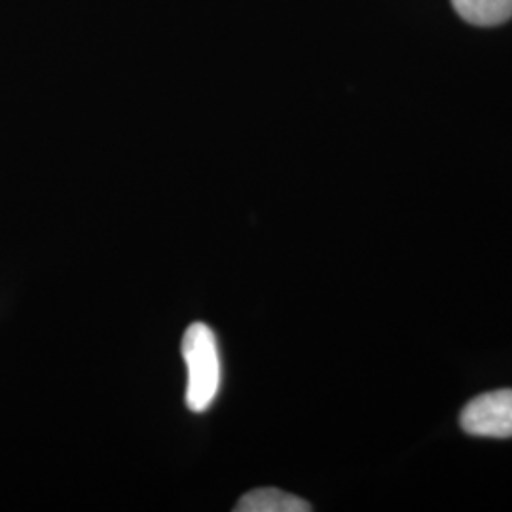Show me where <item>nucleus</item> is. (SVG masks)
Wrapping results in <instances>:
<instances>
[{"label":"nucleus","mask_w":512,"mask_h":512,"mask_svg":"<svg viewBox=\"0 0 512 512\" xmlns=\"http://www.w3.org/2000/svg\"><path fill=\"white\" fill-rule=\"evenodd\" d=\"M465 433L486 439H511L512 389H499L473 399L461 412Z\"/></svg>","instance_id":"obj_2"},{"label":"nucleus","mask_w":512,"mask_h":512,"mask_svg":"<svg viewBox=\"0 0 512 512\" xmlns=\"http://www.w3.org/2000/svg\"><path fill=\"white\" fill-rule=\"evenodd\" d=\"M461 18L478 27H494L512 18V0H452Z\"/></svg>","instance_id":"obj_4"},{"label":"nucleus","mask_w":512,"mask_h":512,"mask_svg":"<svg viewBox=\"0 0 512 512\" xmlns=\"http://www.w3.org/2000/svg\"><path fill=\"white\" fill-rule=\"evenodd\" d=\"M238 512H308L311 505L293 494L277 488H258L243 495L236 505Z\"/></svg>","instance_id":"obj_3"},{"label":"nucleus","mask_w":512,"mask_h":512,"mask_svg":"<svg viewBox=\"0 0 512 512\" xmlns=\"http://www.w3.org/2000/svg\"><path fill=\"white\" fill-rule=\"evenodd\" d=\"M188 384H186V406L188 410L202 414L215 403L220 391L222 366H220L217 336L205 323H192L183 336L181 344Z\"/></svg>","instance_id":"obj_1"}]
</instances>
